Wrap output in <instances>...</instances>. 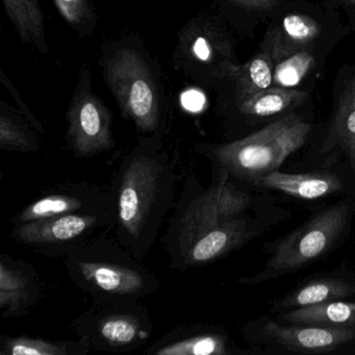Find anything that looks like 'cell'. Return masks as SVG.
Masks as SVG:
<instances>
[{"mask_svg": "<svg viewBox=\"0 0 355 355\" xmlns=\"http://www.w3.org/2000/svg\"><path fill=\"white\" fill-rule=\"evenodd\" d=\"M238 353L225 330L213 325L172 329L147 347L146 355H232Z\"/></svg>", "mask_w": 355, "mask_h": 355, "instance_id": "obj_15", "label": "cell"}, {"mask_svg": "<svg viewBox=\"0 0 355 355\" xmlns=\"http://www.w3.org/2000/svg\"><path fill=\"white\" fill-rule=\"evenodd\" d=\"M98 65L123 119L137 134L165 132L168 94L157 58L136 34L105 41Z\"/></svg>", "mask_w": 355, "mask_h": 355, "instance_id": "obj_2", "label": "cell"}, {"mask_svg": "<svg viewBox=\"0 0 355 355\" xmlns=\"http://www.w3.org/2000/svg\"><path fill=\"white\" fill-rule=\"evenodd\" d=\"M320 34L321 28L313 18L303 14H290L268 35L263 51L277 63L305 51Z\"/></svg>", "mask_w": 355, "mask_h": 355, "instance_id": "obj_17", "label": "cell"}, {"mask_svg": "<svg viewBox=\"0 0 355 355\" xmlns=\"http://www.w3.org/2000/svg\"><path fill=\"white\" fill-rule=\"evenodd\" d=\"M226 3L248 11H271L277 6L278 0H225Z\"/></svg>", "mask_w": 355, "mask_h": 355, "instance_id": "obj_29", "label": "cell"}, {"mask_svg": "<svg viewBox=\"0 0 355 355\" xmlns=\"http://www.w3.org/2000/svg\"><path fill=\"white\" fill-rule=\"evenodd\" d=\"M171 62L195 86L211 88L223 83L226 70L236 63L234 44L217 18L201 12L178 31Z\"/></svg>", "mask_w": 355, "mask_h": 355, "instance_id": "obj_7", "label": "cell"}, {"mask_svg": "<svg viewBox=\"0 0 355 355\" xmlns=\"http://www.w3.org/2000/svg\"><path fill=\"white\" fill-rule=\"evenodd\" d=\"M90 345L80 338L51 340L35 336H0V355H87Z\"/></svg>", "mask_w": 355, "mask_h": 355, "instance_id": "obj_24", "label": "cell"}, {"mask_svg": "<svg viewBox=\"0 0 355 355\" xmlns=\"http://www.w3.org/2000/svg\"><path fill=\"white\" fill-rule=\"evenodd\" d=\"M343 3H348V5L355 6V0H340Z\"/></svg>", "mask_w": 355, "mask_h": 355, "instance_id": "obj_31", "label": "cell"}, {"mask_svg": "<svg viewBox=\"0 0 355 355\" xmlns=\"http://www.w3.org/2000/svg\"><path fill=\"white\" fill-rule=\"evenodd\" d=\"M111 190L88 182H70L51 189L11 218L13 225L78 211L113 209Z\"/></svg>", "mask_w": 355, "mask_h": 355, "instance_id": "obj_12", "label": "cell"}, {"mask_svg": "<svg viewBox=\"0 0 355 355\" xmlns=\"http://www.w3.org/2000/svg\"><path fill=\"white\" fill-rule=\"evenodd\" d=\"M352 209V203L345 200L320 211L276 244L263 271L240 282L261 284L298 271L327 255L346 239Z\"/></svg>", "mask_w": 355, "mask_h": 355, "instance_id": "obj_6", "label": "cell"}, {"mask_svg": "<svg viewBox=\"0 0 355 355\" xmlns=\"http://www.w3.org/2000/svg\"><path fill=\"white\" fill-rule=\"evenodd\" d=\"M115 211H78L14 225L11 239L46 257L67 255L103 230H113Z\"/></svg>", "mask_w": 355, "mask_h": 355, "instance_id": "obj_10", "label": "cell"}, {"mask_svg": "<svg viewBox=\"0 0 355 355\" xmlns=\"http://www.w3.org/2000/svg\"><path fill=\"white\" fill-rule=\"evenodd\" d=\"M0 80L3 83V86L6 87V89L9 91V93L12 95V97H13L14 101H15L16 103H18V107H19L20 111H21L22 114L28 118V121H30L31 123H32V125L36 128L37 132H40V134H45L44 128H43L42 124H41V122L35 117L34 114L30 111V109H28L26 103H24L17 89H16L15 86L12 84L11 80H10V78L6 76L5 72H3V70H0Z\"/></svg>", "mask_w": 355, "mask_h": 355, "instance_id": "obj_28", "label": "cell"}, {"mask_svg": "<svg viewBox=\"0 0 355 355\" xmlns=\"http://www.w3.org/2000/svg\"><path fill=\"white\" fill-rule=\"evenodd\" d=\"M60 15L80 38L94 34L98 24L92 0H53Z\"/></svg>", "mask_w": 355, "mask_h": 355, "instance_id": "obj_26", "label": "cell"}, {"mask_svg": "<svg viewBox=\"0 0 355 355\" xmlns=\"http://www.w3.org/2000/svg\"><path fill=\"white\" fill-rule=\"evenodd\" d=\"M65 141L76 159H88L115 147L113 114L93 91L88 64L78 69V78L66 111Z\"/></svg>", "mask_w": 355, "mask_h": 355, "instance_id": "obj_9", "label": "cell"}, {"mask_svg": "<svg viewBox=\"0 0 355 355\" xmlns=\"http://www.w3.org/2000/svg\"><path fill=\"white\" fill-rule=\"evenodd\" d=\"M277 315L278 321L284 323L355 329V302L351 301H332L315 306L291 309Z\"/></svg>", "mask_w": 355, "mask_h": 355, "instance_id": "obj_23", "label": "cell"}, {"mask_svg": "<svg viewBox=\"0 0 355 355\" xmlns=\"http://www.w3.org/2000/svg\"><path fill=\"white\" fill-rule=\"evenodd\" d=\"M355 284L342 278L320 277L307 280L274 304L272 311L284 313L291 309L315 306L332 301L346 300L354 296Z\"/></svg>", "mask_w": 355, "mask_h": 355, "instance_id": "obj_18", "label": "cell"}, {"mask_svg": "<svg viewBox=\"0 0 355 355\" xmlns=\"http://www.w3.org/2000/svg\"><path fill=\"white\" fill-rule=\"evenodd\" d=\"M42 280L34 266L11 255H0V313L3 318L28 315L42 296Z\"/></svg>", "mask_w": 355, "mask_h": 355, "instance_id": "obj_14", "label": "cell"}, {"mask_svg": "<svg viewBox=\"0 0 355 355\" xmlns=\"http://www.w3.org/2000/svg\"><path fill=\"white\" fill-rule=\"evenodd\" d=\"M189 97H190V101L187 103V105H188L190 109H197L199 105H200V103H199V101H200V97L196 94L189 95Z\"/></svg>", "mask_w": 355, "mask_h": 355, "instance_id": "obj_30", "label": "cell"}, {"mask_svg": "<svg viewBox=\"0 0 355 355\" xmlns=\"http://www.w3.org/2000/svg\"><path fill=\"white\" fill-rule=\"evenodd\" d=\"M307 98L306 92L284 87L271 86L265 90L234 101L240 115L248 118H266L298 107Z\"/></svg>", "mask_w": 355, "mask_h": 355, "instance_id": "obj_22", "label": "cell"}, {"mask_svg": "<svg viewBox=\"0 0 355 355\" xmlns=\"http://www.w3.org/2000/svg\"><path fill=\"white\" fill-rule=\"evenodd\" d=\"M244 332L252 342L304 354L329 353L355 343L354 328L284 323L266 318L249 324Z\"/></svg>", "mask_w": 355, "mask_h": 355, "instance_id": "obj_11", "label": "cell"}, {"mask_svg": "<svg viewBox=\"0 0 355 355\" xmlns=\"http://www.w3.org/2000/svg\"><path fill=\"white\" fill-rule=\"evenodd\" d=\"M37 130L19 109L0 101V148L33 153L40 150Z\"/></svg>", "mask_w": 355, "mask_h": 355, "instance_id": "obj_25", "label": "cell"}, {"mask_svg": "<svg viewBox=\"0 0 355 355\" xmlns=\"http://www.w3.org/2000/svg\"><path fill=\"white\" fill-rule=\"evenodd\" d=\"M275 62L266 51L245 64L234 63L227 68L223 83L234 87V101H241L273 85Z\"/></svg>", "mask_w": 355, "mask_h": 355, "instance_id": "obj_21", "label": "cell"}, {"mask_svg": "<svg viewBox=\"0 0 355 355\" xmlns=\"http://www.w3.org/2000/svg\"><path fill=\"white\" fill-rule=\"evenodd\" d=\"M252 184L304 200L324 198L344 188L340 176L331 171L284 173L276 170L257 178Z\"/></svg>", "mask_w": 355, "mask_h": 355, "instance_id": "obj_16", "label": "cell"}, {"mask_svg": "<svg viewBox=\"0 0 355 355\" xmlns=\"http://www.w3.org/2000/svg\"><path fill=\"white\" fill-rule=\"evenodd\" d=\"M311 132V125L304 118L290 114L244 138L226 143H197L194 148L209 159L213 170L252 184L261 176L279 169L306 143Z\"/></svg>", "mask_w": 355, "mask_h": 355, "instance_id": "obj_5", "label": "cell"}, {"mask_svg": "<svg viewBox=\"0 0 355 355\" xmlns=\"http://www.w3.org/2000/svg\"><path fill=\"white\" fill-rule=\"evenodd\" d=\"M68 276L93 301H139L159 288V280L143 261L116 239L98 236L65 257Z\"/></svg>", "mask_w": 355, "mask_h": 355, "instance_id": "obj_3", "label": "cell"}, {"mask_svg": "<svg viewBox=\"0 0 355 355\" xmlns=\"http://www.w3.org/2000/svg\"><path fill=\"white\" fill-rule=\"evenodd\" d=\"M313 64V55L305 51L282 60L274 69L273 85L284 88L298 85Z\"/></svg>", "mask_w": 355, "mask_h": 355, "instance_id": "obj_27", "label": "cell"}, {"mask_svg": "<svg viewBox=\"0 0 355 355\" xmlns=\"http://www.w3.org/2000/svg\"><path fill=\"white\" fill-rule=\"evenodd\" d=\"M252 205V196L226 172L213 170L209 189H203L195 176H189L161 238L170 265L175 263L197 238L245 215Z\"/></svg>", "mask_w": 355, "mask_h": 355, "instance_id": "obj_4", "label": "cell"}, {"mask_svg": "<svg viewBox=\"0 0 355 355\" xmlns=\"http://www.w3.org/2000/svg\"><path fill=\"white\" fill-rule=\"evenodd\" d=\"M259 232V220L245 215L230 220L197 238L169 269L187 271L209 265L242 247Z\"/></svg>", "mask_w": 355, "mask_h": 355, "instance_id": "obj_13", "label": "cell"}, {"mask_svg": "<svg viewBox=\"0 0 355 355\" xmlns=\"http://www.w3.org/2000/svg\"><path fill=\"white\" fill-rule=\"evenodd\" d=\"M70 329L87 340L91 350L128 353L145 346L153 324L148 309L139 301H93Z\"/></svg>", "mask_w": 355, "mask_h": 355, "instance_id": "obj_8", "label": "cell"}, {"mask_svg": "<svg viewBox=\"0 0 355 355\" xmlns=\"http://www.w3.org/2000/svg\"><path fill=\"white\" fill-rule=\"evenodd\" d=\"M338 151L349 159L355 175V76L343 89L322 153Z\"/></svg>", "mask_w": 355, "mask_h": 355, "instance_id": "obj_19", "label": "cell"}, {"mask_svg": "<svg viewBox=\"0 0 355 355\" xmlns=\"http://www.w3.org/2000/svg\"><path fill=\"white\" fill-rule=\"evenodd\" d=\"M165 132L137 134L122 155L111 193L115 239L136 259L148 255L176 201L180 176L164 144Z\"/></svg>", "mask_w": 355, "mask_h": 355, "instance_id": "obj_1", "label": "cell"}, {"mask_svg": "<svg viewBox=\"0 0 355 355\" xmlns=\"http://www.w3.org/2000/svg\"><path fill=\"white\" fill-rule=\"evenodd\" d=\"M8 17L11 20L22 42L40 53L49 51L45 34L44 14L40 0H1Z\"/></svg>", "mask_w": 355, "mask_h": 355, "instance_id": "obj_20", "label": "cell"}]
</instances>
